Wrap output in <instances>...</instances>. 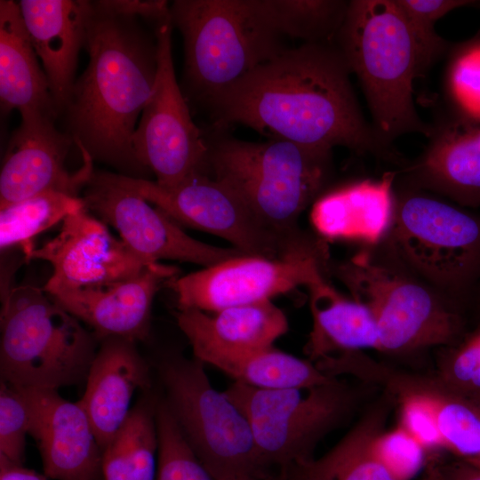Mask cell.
<instances>
[{
    "mask_svg": "<svg viewBox=\"0 0 480 480\" xmlns=\"http://www.w3.org/2000/svg\"><path fill=\"white\" fill-rule=\"evenodd\" d=\"M82 197L85 208L112 226L146 263L172 260L206 268L245 255L234 247H218L189 236L162 210L122 184L116 173L93 172Z\"/></svg>",
    "mask_w": 480,
    "mask_h": 480,
    "instance_id": "14",
    "label": "cell"
},
{
    "mask_svg": "<svg viewBox=\"0 0 480 480\" xmlns=\"http://www.w3.org/2000/svg\"><path fill=\"white\" fill-rule=\"evenodd\" d=\"M156 480H215L187 441L165 400L156 403Z\"/></svg>",
    "mask_w": 480,
    "mask_h": 480,
    "instance_id": "32",
    "label": "cell"
},
{
    "mask_svg": "<svg viewBox=\"0 0 480 480\" xmlns=\"http://www.w3.org/2000/svg\"><path fill=\"white\" fill-rule=\"evenodd\" d=\"M227 480H255L252 477H237V478H231V479H227Z\"/></svg>",
    "mask_w": 480,
    "mask_h": 480,
    "instance_id": "44",
    "label": "cell"
},
{
    "mask_svg": "<svg viewBox=\"0 0 480 480\" xmlns=\"http://www.w3.org/2000/svg\"><path fill=\"white\" fill-rule=\"evenodd\" d=\"M178 273L174 266L156 262L122 280L47 292L91 327L97 340L117 337L136 342L148 336L155 295Z\"/></svg>",
    "mask_w": 480,
    "mask_h": 480,
    "instance_id": "19",
    "label": "cell"
},
{
    "mask_svg": "<svg viewBox=\"0 0 480 480\" xmlns=\"http://www.w3.org/2000/svg\"><path fill=\"white\" fill-rule=\"evenodd\" d=\"M312 315V329L304 350L313 363L338 353L378 351L375 320L361 302L340 293L324 278L307 287Z\"/></svg>",
    "mask_w": 480,
    "mask_h": 480,
    "instance_id": "27",
    "label": "cell"
},
{
    "mask_svg": "<svg viewBox=\"0 0 480 480\" xmlns=\"http://www.w3.org/2000/svg\"><path fill=\"white\" fill-rule=\"evenodd\" d=\"M372 451L395 480H412L425 461L424 448L399 425L381 431L373 440Z\"/></svg>",
    "mask_w": 480,
    "mask_h": 480,
    "instance_id": "36",
    "label": "cell"
},
{
    "mask_svg": "<svg viewBox=\"0 0 480 480\" xmlns=\"http://www.w3.org/2000/svg\"><path fill=\"white\" fill-rule=\"evenodd\" d=\"M413 34L423 75L430 66L450 52L452 46L435 29L436 22L451 11L479 7L480 1L471 0H396Z\"/></svg>",
    "mask_w": 480,
    "mask_h": 480,
    "instance_id": "34",
    "label": "cell"
},
{
    "mask_svg": "<svg viewBox=\"0 0 480 480\" xmlns=\"http://www.w3.org/2000/svg\"><path fill=\"white\" fill-rule=\"evenodd\" d=\"M1 380L18 388L56 389L86 380L97 339L44 289L2 292Z\"/></svg>",
    "mask_w": 480,
    "mask_h": 480,
    "instance_id": "7",
    "label": "cell"
},
{
    "mask_svg": "<svg viewBox=\"0 0 480 480\" xmlns=\"http://www.w3.org/2000/svg\"><path fill=\"white\" fill-rule=\"evenodd\" d=\"M157 72L153 92L132 136L136 160L156 182L173 187L199 172L206 173L208 140L193 122L176 79L171 17L156 22Z\"/></svg>",
    "mask_w": 480,
    "mask_h": 480,
    "instance_id": "12",
    "label": "cell"
},
{
    "mask_svg": "<svg viewBox=\"0 0 480 480\" xmlns=\"http://www.w3.org/2000/svg\"><path fill=\"white\" fill-rule=\"evenodd\" d=\"M334 44L357 76L384 142L411 132L429 135L413 101V81L423 75L419 52L396 0L349 1Z\"/></svg>",
    "mask_w": 480,
    "mask_h": 480,
    "instance_id": "4",
    "label": "cell"
},
{
    "mask_svg": "<svg viewBox=\"0 0 480 480\" xmlns=\"http://www.w3.org/2000/svg\"><path fill=\"white\" fill-rule=\"evenodd\" d=\"M0 480H48V477L0 455Z\"/></svg>",
    "mask_w": 480,
    "mask_h": 480,
    "instance_id": "39",
    "label": "cell"
},
{
    "mask_svg": "<svg viewBox=\"0 0 480 480\" xmlns=\"http://www.w3.org/2000/svg\"><path fill=\"white\" fill-rule=\"evenodd\" d=\"M29 414L20 392L6 382L0 385V455L23 464Z\"/></svg>",
    "mask_w": 480,
    "mask_h": 480,
    "instance_id": "37",
    "label": "cell"
},
{
    "mask_svg": "<svg viewBox=\"0 0 480 480\" xmlns=\"http://www.w3.org/2000/svg\"><path fill=\"white\" fill-rule=\"evenodd\" d=\"M83 208L81 196L47 191L0 209L1 250L20 245L27 253L34 236Z\"/></svg>",
    "mask_w": 480,
    "mask_h": 480,
    "instance_id": "30",
    "label": "cell"
},
{
    "mask_svg": "<svg viewBox=\"0 0 480 480\" xmlns=\"http://www.w3.org/2000/svg\"><path fill=\"white\" fill-rule=\"evenodd\" d=\"M467 316L470 325L480 324V276L469 298Z\"/></svg>",
    "mask_w": 480,
    "mask_h": 480,
    "instance_id": "41",
    "label": "cell"
},
{
    "mask_svg": "<svg viewBox=\"0 0 480 480\" xmlns=\"http://www.w3.org/2000/svg\"><path fill=\"white\" fill-rule=\"evenodd\" d=\"M330 255H301L268 259L240 255L204 268L167 284L174 292L178 308L214 313L250 305L309 286L328 278Z\"/></svg>",
    "mask_w": 480,
    "mask_h": 480,
    "instance_id": "13",
    "label": "cell"
},
{
    "mask_svg": "<svg viewBox=\"0 0 480 480\" xmlns=\"http://www.w3.org/2000/svg\"><path fill=\"white\" fill-rule=\"evenodd\" d=\"M123 14L93 2L84 47L89 63L64 112L68 133L92 159L130 168L138 164L132 136L157 72L154 35Z\"/></svg>",
    "mask_w": 480,
    "mask_h": 480,
    "instance_id": "2",
    "label": "cell"
},
{
    "mask_svg": "<svg viewBox=\"0 0 480 480\" xmlns=\"http://www.w3.org/2000/svg\"><path fill=\"white\" fill-rule=\"evenodd\" d=\"M208 364L229 375L236 382L263 389L309 388L332 377L315 363L268 347L248 353L222 356Z\"/></svg>",
    "mask_w": 480,
    "mask_h": 480,
    "instance_id": "29",
    "label": "cell"
},
{
    "mask_svg": "<svg viewBox=\"0 0 480 480\" xmlns=\"http://www.w3.org/2000/svg\"><path fill=\"white\" fill-rule=\"evenodd\" d=\"M29 414L44 475L54 480H101V449L78 403L56 389L18 388Z\"/></svg>",
    "mask_w": 480,
    "mask_h": 480,
    "instance_id": "20",
    "label": "cell"
},
{
    "mask_svg": "<svg viewBox=\"0 0 480 480\" xmlns=\"http://www.w3.org/2000/svg\"><path fill=\"white\" fill-rule=\"evenodd\" d=\"M100 341L78 403L102 452L126 421L135 391L148 390L151 381L149 367L134 341L117 337Z\"/></svg>",
    "mask_w": 480,
    "mask_h": 480,
    "instance_id": "22",
    "label": "cell"
},
{
    "mask_svg": "<svg viewBox=\"0 0 480 480\" xmlns=\"http://www.w3.org/2000/svg\"><path fill=\"white\" fill-rule=\"evenodd\" d=\"M165 400L196 456L215 480H268L250 424L225 391L211 384L204 363L172 356L162 361Z\"/></svg>",
    "mask_w": 480,
    "mask_h": 480,
    "instance_id": "10",
    "label": "cell"
},
{
    "mask_svg": "<svg viewBox=\"0 0 480 480\" xmlns=\"http://www.w3.org/2000/svg\"><path fill=\"white\" fill-rule=\"evenodd\" d=\"M170 14L188 85L204 103L285 48L262 0H177Z\"/></svg>",
    "mask_w": 480,
    "mask_h": 480,
    "instance_id": "8",
    "label": "cell"
},
{
    "mask_svg": "<svg viewBox=\"0 0 480 480\" xmlns=\"http://www.w3.org/2000/svg\"><path fill=\"white\" fill-rule=\"evenodd\" d=\"M324 371L333 376L352 375L363 383L375 384L392 396L410 395L432 410L444 449L458 460L472 462L480 457V397L465 395L437 376L396 371L363 351L341 352L327 357Z\"/></svg>",
    "mask_w": 480,
    "mask_h": 480,
    "instance_id": "16",
    "label": "cell"
},
{
    "mask_svg": "<svg viewBox=\"0 0 480 480\" xmlns=\"http://www.w3.org/2000/svg\"><path fill=\"white\" fill-rule=\"evenodd\" d=\"M332 262L330 274L371 311L378 351L414 355L456 341L469 327L465 309L401 262L380 241Z\"/></svg>",
    "mask_w": 480,
    "mask_h": 480,
    "instance_id": "3",
    "label": "cell"
},
{
    "mask_svg": "<svg viewBox=\"0 0 480 480\" xmlns=\"http://www.w3.org/2000/svg\"><path fill=\"white\" fill-rule=\"evenodd\" d=\"M444 76L448 108L472 119H480V33L452 46Z\"/></svg>",
    "mask_w": 480,
    "mask_h": 480,
    "instance_id": "33",
    "label": "cell"
},
{
    "mask_svg": "<svg viewBox=\"0 0 480 480\" xmlns=\"http://www.w3.org/2000/svg\"><path fill=\"white\" fill-rule=\"evenodd\" d=\"M25 256L28 260H42L52 265V274L44 288L46 292L122 280L152 264L138 258L86 208L68 215L53 238L33 247Z\"/></svg>",
    "mask_w": 480,
    "mask_h": 480,
    "instance_id": "17",
    "label": "cell"
},
{
    "mask_svg": "<svg viewBox=\"0 0 480 480\" xmlns=\"http://www.w3.org/2000/svg\"><path fill=\"white\" fill-rule=\"evenodd\" d=\"M447 480H480V468L461 460L443 467Z\"/></svg>",
    "mask_w": 480,
    "mask_h": 480,
    "instance_id": "40",
    "label": "cell"
},
{
    "mask_svg": "<svg viewBox=\"0 0 480 480\" xmlns=\"http://www.w3.org/2000/svg\"><path fill=\"white\" fill-rule=\"evenodd\" d=\"M421 480H447L443 467L431 466Z\"/></svg>",
    "mask_w": 480,
    "mask_h": 480,
    "instance_id": "42",
    "label": "cell"
},
{
    "mask_svg": "<svg viewBox=\"0 0 480 480\" xmlns=\"http://www.w3.org/2000/svg\"><path fill=\"white\" fill-rule=\"evenodd\" d=\"M156 403H137L116 435L102 450L101 480H156Z\"/></svg>",
    "mask_w": 480,
    "mask_h": 480,
    "instance_id": "28",
    "label": "cell"
},
{
    "mask_svg": "<svg viewBox=\"0 0 480 480\" xmlns=\"http://www.w3.org/2000/svg\"><path fill=\"white\" fill-rule=\"evenodd\" d=\"M393 404L394 397L383 390L329 452L277 473L273 480H395L372 451L373 440L384 430Z\"/></svg>",
    "mask_w": 480,
    "mask_h": 480,
    "instance_id": "26",
    "label": "cell"
},
{
    "mask_svg": "<svg viewBox=\"0 0 480 480\" xmlns=\"http://www.w3.org/2000/svg\"><path fill=\"white\" fill-rule=\"evenodd\" d=\"M334 43L284 48L206 104L215 123L332 151L346 147L400 168L406 160L364 119Z\"/></svg>",
    "mask_w": 480,
    "mask_h": 480,
    "instance_id": "1",
    "label": "cell"
},
{
    "mask_svg": "<svg viewBox=\"0 0 480 480\" xmlns=\"http://www.w3.org/2000/svg\"><path fill=\"white\" fill-rule=\"evenodd\" d=\"M55 117L42 112L21 115L3 158L0 209L47 191L79 196L90 180L93 159L83 146H77L83 157L81 167L75 172L67 169V156L75 141L56 128Z\"/></svg>",
    "mask_w": 480,
    "mask_h": 480,
    "instance_id": "15",
    "label": "cell"
},
{
    "mask_svg": "<svg viewBox=\"0 0 480 480\" xmlns=\"http://www.w3.org/2000/svg\"><path fill=\"white\" fill-rule=\"evenodd\" d=\"M175 316L195 358L204 364L218 357L272 347L289 328L285 314L272 300L227 308L214 313L178 308Z\"/></svg>",
    "mask_w": 480,
    "mask_h": 480,
    "instance_id": "23",
    "label": "cell"
},
{
    "mask_svg": "<svg viewBox=\"0 0 480 480\" xmlns=\"http://www.w3.org/2000/svg\"><path fill=\"white\" fill-rule=\"evenodd\" d=\"M393 397L396 404H399L398 425L426 452L444 449V440L431 408L413 396L399 395Z\"/></svg>",
    "mask_w": 480,
    "mask_h": 480,
    "instance_id": "38",
    "label": "cell"
},
{
    "mask_svg": "<svg viewBox=\"0 0 480 480\" xmlns=\"http://www.w3.org/2000/svg\"><path fill=\"white\" fill-rule=\"evenodd\" d=\"M380 242L467 313L480 276V213L395 180L391 218Z\"/></svg>",
    "mask_w": 480,
    "mask_h": 480,
    "instance_id": "6",
    "label": "cell"
},
{
    "mask_svg": "<svg viewBox=\"0 0 480 480\" xmlns=\"http://www.w3.org/2000/svg\"><path fill=\"white\" fill-rule=\"evenodd\" d=\"M0 101L4 112L58 116L20 5L12 0L0 1Z\"/></svg>",
    "mask_w": 480,
    "mask_h": 480,
    "instance_id": "25",
    "label": "cell"
},
{
    "mask_svg": "<svg viewBox=\"0 0 480 480\" xmlns=\"http://www.w3.org/2000/svg\"><path fill=\"white\" fill-rule=\"evenodd\" d=\"M430 127L424 150L396 171V181L464 208L480 207V119L447 108Z\"/></svg>",
    "mask_w": 480,
    "mask_h": 480,
    "instance_id": "18",
    "label": "cell"
},
{
    "mask_svg": "<svg viewBox=\"0 0 480 480\" xmlns=\"http://www.w3.org/2000/svg\"><path fill=\"white\" fill-rule=\"evenodd\" d=\"M208 145L206 173L228 186L264 226L289 237L309 234L298 221L332 178V151L281 139L219 137Z\"/></svg>",
    "mask_w": 480,
    "mask_h": 480,
    "instance_id": "5",
    "label": "cell"
},
{
    "mask_svg": "<svg viewBox=\"0 0 480 480\" xmlns=\"http://www.w3.org/2000/svg\"><path fill=\"white\" fill-rule=\"evenodd\" d=\"M18 4L57 112H64L76 83L77 58L85 45L93 2L21 0Z\"/></svg>",
    "mask_w": 480,
    "mask_h": 480,
    "instance_id": "21",
    "label": "cell"
},
{
    "mask_svg": "<svg viewBox=\"0 0 480 480\" xmlns=\"http://www.w3.org/2000/svg\"><path fill=\"white\" fill-rule=\"evenodd\" d=\"M476 394H477V395L479 396V397H480V392H477ZM468 463H470V464H472V465H474V466H476V467H477V468H480V457H479L478 459L475 460L474 461L468 462Z\"/></svg>",
    "mask_w": 480,
    "mask_h": 480,
    "instance_id": "43",
    "label": "cell"
},
{
    "mask_svg": "<svg viewBox=\"0 0 480 480\" xmlns=\"http://www.w3.org/2000/svg\"><path fill=\"white\" fill-rule=\"evenodd\" d=\"M275 28L304 44L334 43L348 2L340 0H262Z\"/></svg>",
    "mask_w": 480,
    "mask_h": 480,
    "instance_id": "31",
    "label": "cell"
},
{
    "mask_svg": "<svg viewBox=\"0 0 480 480\" xmlns=\"http://www.w3.org/2000/svg\"><path fill=\"white\" fill-rule=\"evenodd\" d=\"M117 179L177 224L220 236L245 255L276 260L330 254L327 240L317 234L294 238L270 230L228 186L207 173H196L173 187L122 174Z\"/></svg>",
    "mask_w": 480,
    "mask_h": 480,
    "instance_id": "11",
    "label": "cell"
},
{
    "mask_svg": "<svg viewBox=\"0 0 480 480\" xmlns=\"http://www.w3.org/2000/svg\"><path fill=\"white\" fill-rule=\"evenodd\" d=\"M395 180L396 171L380 180H354L324 192L310 214L316 234L363 244L380 241L391 218Z\"/></svg>",
    "mask_w": 480,
    "mask_h": 480,
    "instance_id": "24",
    "label": "cell"
},
{
    "mask_svg": "<svg viewBox=\"0 0 480 480\" xmlns=\"http://www.w3.org/2000/svg\"><path fill=\"white\" fill-rule=\"evenodd\" d=\"M438 349L436 376L462 394L480 392V324L470 325L456 341Z\"/></svg>",
    "mask_w": 480,
    "mask_h": 480,
    "instance_id": "35",
    "label": "cell"
},
{
    "mask_svg": "<svg viewBox=\"0 0 480 480\" xmlns=\"http://www.w3.org/2000/svg\"><path fill=\"white\" fill-rule=\"evenodd\" d=\"M364 388L332 377L309 388L263 389L236 382L225 393L247 419L268 480L308 461L319 442L357 411Z\"/></svg>",
    "mask_w": 480,
    "mask_h": 480,
    "instance_id": "9",
    "label": "cell"
}]
</instances>
